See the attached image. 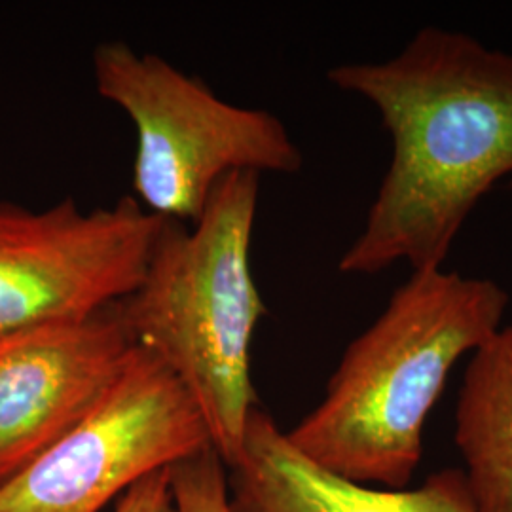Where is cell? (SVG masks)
<instances>
[{
	"label": "cell",
	"instance_id": "6da1fadb",
	"mask_svg": "<svg viewBox=\"0 0 512 512\" xmlns=\"http://www.w3.org/2000/svg\"><path fill=\"white\" fill-rule=\"evenodd\" d=\"M327 76L376 107L393 143L365 226L338 270L442 268L478 202L512 177L511 52L429 25L395 57L338 65Z\"/></svg>",
	"mask_w": 512,
	"mask_h": 512
},
{
	"label": "cell",
	"instance_id": "7a4b0ae2",
	"mask_svg": "<svg viewBox=\"0 0 512 512\" xmlns=\"http://www.w3.org/2000/svg\"><path fill=\"white\" fill-rule=\"evenodd\" d=\"M507 306L509 293L494 279L444 268L412 272L346 348L325 397L287 439L351 482L408 488L448 374L501 327Z\"/></svg>",
	"mask_w": 512,
	"mask_h": 512
},
{
	"label": "cell",
	"instance_id": "3957f363",
	"mask_svg": "<svg viewBox=\"0 0 512 512\" xmlns=\"http://www.w3.org/2000/svg\"><path fill=\"white\" fill-rule=\"evenodd\" d=\"M258 192V173H232L194 224L164 220L141 283L114 304L131 342L190 395L228 469L258 408L251 351L268 313L251 264Z\"/></svg>",
	"mask_w": 512,
	"mask_h": 512
},
{
	"label": "cell",
	"instance_id": "277c9868",
	"mask_svg": "<svg viewBox=\"0 0 512 512\" xmlns=\"http://www.w3.org/2000/svg\"><path fill=\"white\" fill-rule=\"evenodd\" d=\"M95 90L133 122L135 200L164 220L194 224L232 173L294 175L304 156L272 112L220 99L203 80L122 40L92 55Z\"/></svg>",
	"mask_w": 512,
	"mask_h": 512
},
{
	"label": "cell",
	"instance_id": "5b68a950",
	"mask_svg": "<svg viewBox=\"0 0 512 512\" xmlns=\"http://www.w3.org/2000/svg\"><path fill=\"white\" fill-rule=\"evenodd\" d=\"M205 448L211 439L190 395L135 346L86 418L0 486V512H101L141 478Z\"/></svg>",
	"mask_w": 512,
	"mask_h": 512
},
{
	"label": "cell",
	"instance_id": "8992f818",
	"mask_svg": "<svg viewBox=\"0 0 512 512\" xmlns=\"http://www.w3.org/2000/svg\"><path fill=\"white\" fill-rule=\"evenodd\" d=\"M164 219L133 196L84 211L0 202V334L90 317L141 283Z\"/></svg>",
	"mask_w": 512,
	"mask_h": 512
},
{
	"label": "cell",
	"instance_id": "52a82bcc",
	"mask_svg": "<svg viewBox=\"0 0 512 512\" xmlns=\"http://www.w3.org/2000/svg\"><path fill=\"white\" fill-rule=\"evenodd\" d=\"M133 348L114 306L0 334V486L86 418Z\"/></svg>",
	"mask_w": 512,
	"mask_h": 512
},
{
	"label": "cell",
	"instance_id": "ba28073f",
	"mask_svg": "<svg viewBox=\"0 0 512 512\" xmlns=\"http://www.w3.org/2000/svg\"><path fill=\"white\" fill-rule=\"evenodd\" d=\"M230 512H476L461 469H444L420 488L351 482L300 454L274 418L255 408L228 475Z\"/></svg>",
	"mask_w": 512,
	"mask_h": 512
},
{
	"label": "cell",
	"instance_id": "9c48e42d",
	"mask_svg": "<svg viewBox=\"0 0 512 512\" xmlns=\"http://www.w3.org/2000/svg\"><path fill=\"white\" fill-rule=\"evenodd\" d=\"M454 440L476 512H512V321L469 355Z\"/></svg>",
	"mask_w": 512,
	"mask_h": 512
},
{
	"label": "cell",
	"instance_id": "30bf717a",
	"mask_svg": "<svg viewBox=\"0 0 512 512\" xmlns=\"http://www.w3.org/2000/svg\"><path fill=\"white\" fill-rule=\"evenodd\" d=\"M226 469L213 446L171 465L175 512H230Z\"/></svg>",
	"mask_w": 512,
	"mask_h": 512
},
{
	"label": "cell",
	"instance_id": "8fae6325",
	"mask_svg": "<svg viewBox=\"0 0 512 512\" xmlns=\"http://www.w3.org/2000/svg\"><path fill=\"white\" fill-rule=\"evenodd\" d=\"M114 512H175L169 467L154 471L133 484L118 499Z\"/></svg>",
	"mask_w": 512,
	"mask_h": 512
},
{
	"label": "cell",
	"instance_id": "7c38bea8",
	"mask_svg": "<svg viewBox=\"0 0 512 512\" xmlns=\"http://www.w3.org/2000/svg\"><path fill=\"white\" fill-rule=\"evenodd\" d=\"M511 186H512V179H511Z\"/></svg>",
	"mask_w": 512,
	"mask_h": 512
}]
</instances>
